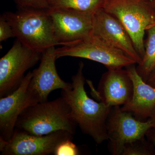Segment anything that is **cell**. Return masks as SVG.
Returning <instances> with one entry per match:
<instances>
[{
  "label": "cell",
  "instance_id": "5",
  "mask_svg": "<svg viewBox=\"0 0 155 155\" xmlns=\"http://www.w3.org/2000/svg\"><path fill=\"white\" fill-rule=\"evenodd\" d=\"M57 59L64 57L88 59L103 64L108 69L123 68L136 64L133 59L91 34L88 36L56 48Z\"/></svg>",
  "mask_w": 155,
  "mask_h": 155
},
{
  "label": "cell",
  "instance_id": "9",
  "mask_svg": "<svg viewBox=\"0 0 155 155\" xmlns=\"http://www.w3.org/2000/svg\"><path fill=\"white\" fill-rule=\"evenodd\" d=\"M32 76V72H28L16 90L0 98V140H10L19 116L27 108L40 102L37 96L28 87Z\"/></svg>",
  "mask_w": 155,
  "mask_h": 155
},
{
  "label": "cell",
  "instance_id": "17",
  "mask_svg": "<svg viewBox=\"0 0 155 155\" xmlns=\"http://www.w3.org/2000/svg\"><path fill=\"white\" fill-rule=\"evenodd\" d=\"M145 137L125 144L122 155H155L154 147Z\"/></svg>",
  "mask_w": 155,
  "mask_h": 155
},
{
  "label": "cell",
  "instance_id": "4",
  "mask_svg": "<svg viewBox=\"0 0 155 155\" xmlns=\"http://www.w3.org/2000/svg\"><path fill=\"white\" fill-rule=\"evenodd\" d=\"M103 8L122 23L142 59L145 32L155 24V8L150 0H105Z\"/></svg>",
  "mask_w": 155,
  "mask_h": 155
},
{
  "label": "cell",
  "instance_id": "7",
  "mask_svg": "<svg viewBox=\"0 0 155 155\" xmlns=\"http://www.w3.org/2000/svg\"><path fill=\"white\" fill-rule=\"evenodd\" d=\"M153 127L150 119L140 121L120 106L112 107L107 122L109 151L113 155H122L125 144L144 137Z\"/></svg>",
  "mask_w": 155,
  "mask_h": 155
},
{
  "label": "cell",
  "instance_id": "13",
  "mask_svg": "<svg viewBox=\"0 0 155 155\" xmlns=\"http://www.w3.org/2000/svg\"><path fill=\"white\" fill-rule=\"evenodd\" d=\"M103 74L97 95L101 101L111 107L124 106L132 99L133 82L126 69H109Z\"/></svg>",
  "mask_w": 155,
  "mask_h": 155
},
{
  "label": "cell",
  "instance_id": "14",
  "mask_svg": "<svg viewBox=\"0 0 155 155\" xmlns=\"http://www.w3.org/2000/svg\"><path fill=\"white\" fill-rule=\"evenodd\" d=\"M125 68L133 82V95L130 101L122 106L121 109L131 113L138 120L147 121L155 107V87L147 83L140 76L135 64Z\"/></svg>",
  "mask_w": 155,
  "mask_h": 155
},
{
  "label": "cell",
  "instance_id": "12",
  "mask_svg": "<svg viewBox=\"0 0 155 155\" xmlns=\"http://www.w3.org/2000/svg\"><path fill=\"white\" fill-rule=\"evenodd\" d=\"M55 50V46H52L43 52L39 66L32 72L28 87L37 96L40 102L48 101L49 95L53 91L67 89L72 85V83L65 82L58 75Z\"/></svg>",
  "mask_w": 155,
  "mask_h": 155
},
{
  "label": "cell",
  "instance_id": "19",
  "mask_svg": "<svg viewBox=\"0 0 155 155\" xmlns=\"http://www.w3.org/2000/svg\"><path fill=\"white\" fill-rule=\"evenodd\" d=\"M72 140H67L61 142L57 147L54 155H79V150L77 146L72 141Z\"/></svg>",
  "mask_w": 155,
  "mask_h": 155
},
{
  "label": "cell",
  "instance_id": "2",
  "mask_svg": "<svg viewBox=\"0 0 155 155\" xmlns=\"http://www.w3.org/2000/svg\"><path fill=\"white\" fill-rule=\"evenodd\" d=\"M78 126L70 107L62 97L27 108L19 116L15 129L31 135H46L64 130L74 135Z\"/></svg>",
  "mask_w": 155,
  "mask_h": 155
},
{
  "label": "cell",
  "instance_id": "6",
  "mask_svg": "<svg viewBox=\"0 0 155 155\" xmlns=\"http://www.w3.org/2000/svg\"><path fill=\"white\" fill-rule=\"evenodd\" d=\"M42 53L22 44L18 39L0 59V98L11 94L20 86L25 72L41 60Z\"/></svg>",
  "mask_w": 155,
  "mask_h": 155
},
{
  "label": "cell",
  "instance_id": "11",
  "mask_svg": "<svg viewBox=\"0 0 155 155\" xmlns=\"http://www.w3.org/2000/svg\"><path fill=\"white\" fill-rule=\"evenodd\" d=\"M56 38L64 45L92 33L93 14L58 9H48Z\"/></svg>",
  "mask_w": 155,
  "mask_h": 155
},
{
  "label": "cell",
  "instance_id": "10",
  "mask_svg": "<svg viewBox=\"0 0 155 155\" xmlns=\"http://www.w3.org/2000/svg\"><path fill=\"white\" fill-rule=\"evenodd\" d=\"M93 34L130 57L137 64L142 58L127 31L117 18L101 8L93 14Z\"/></svg>",
  "mask_w": 155,
  "mask_h": 155
},
{
  "label": "cell",
  "instance_id": "21",
  "mask_svg": "<svg viewBox=\"0 0 155 155\" xmlns=\"http://www.w3.org/2000/svg\"><path fill=\"white\" fill-rule=\"evenodd\" d=\"M145 137L155 148V127H153L149 129L146 133Z\"/></svg>",
  "mask_w": 155,
  "mask_h": 155
},
{
  "label": "cell",
  "instance_id": "20",
  "mask_svg": "<svg viewBox=\"0 0 155 155\" xmlns=\"http://www.w3.org/2000/svg\"><path fill=\"white\" fill-rule=\"evenodd\" d=\"M12 37L15 36L12 27L2 14L0 17V41H5Z\"/></svg>",
  "mask_w": 155,
  "mask_h": 155
},
{
  "label": "cell",
  "instance_id": "22",
  "mask_svg": "<svg viewBox=\"0 0 155 155\" xmlns=\"http://www.w3.org/2000/svg\"><path fill=\"white\" fill-rule=\"evenodd\" d=\"M146 82L151 86L155 87V68L148 78Z\"/></svg>",
  "mask_w": 155,
  "mask_h": 155
},
{
  "label": "cell",
  "instance_id": "23",
  "mask_svg": "<svg viewBox=\"0 0 155 155\" xmlns=\"http://www.w3.org/2000/svg\"><path fill=\"white\" fill-rule=\"evenodd\" d=\"M149 119L152 121L153 123L154 126L155 127V107L153 110Z\"/></svg>",
  "mask_w": 155,
  "mask_h": 155
},
{
  "label": "cell",
  "instance_id": "3",
  "mask_svg": "<svg viewBox=\"0 0 155 155\" xmlns=\"http://www.w3.org/2000/svg\"><path fill=\"white\" fill-rule=\"evenodd\" d=\"M2 15L12 27L15 37L31 49L42 53L51 47L61 45L48 9H19Z\"/></svg>",
  "mask_w": 155,
  "mask_h": 155
},
{
  "label": "cell",
  "instance_id": "16",
  "mask_svg": "<svg viewBox=\"0 0 155 155\" xmlns=\"http://www.w3.org/2000/svg\"><path fill=\"white\" fill-rule=\"evenodd\" d=\"M105 0H49V8L94 13L102 8Z\"/></svg>",
  "mask_w": 155,
  "mask_h": 155
},
{
  "label": "cell",
  "instance_id": "1",
  "mask_svg": "<svg viewBox=\"0 0 155 155\" xmlns=\"http://www.w3.org/2000/svg\"><path fill=\"white\" fill-rule=\"evenodd\" d=\"M84 67L80 62L77 72L72 78V85L62 90L61 97L69 105L72 118L82 132L101 144L108 140L107 122L112 107L88 96L84 87Z\"/></svg>",
  "mask_w": 155,
  "mask_h": 155
},
{
  "label": "cell",
  "instance_id": "18",
  "mask_svg": "<svg viewBox=\"0 0 155 155\" xmlns=\"http://www.w3.org/2000/svg\"><path fill=\"white\" fill-rule=\"evenodd\" d=\"M18 8L49 9V0H14Z\"/></svg>",
  "mask_w": 155,
  "mask_h": 155
},
{
  "label": "cell",
  "instance_id": "15",
  "mask_svg": "<svg viewBox=\"0 0 155 155\" xmlns=\"http://www.w3.org/2000/svg\"><path fill=\"white\" fill-rule=\"evenodd\" d=\"M147 30L148 37L145 45L144 54L136 67L137 73L146 82L155 68V24Z\"/></svg>",
  "mask_w": 155,
  "mask_h": 155
},
{
  "label": "cell",
  "instance_id": "8",
  "mask_svg": "<svg viewBox=\"0 0 155 155\" xmlns=\"http://www.w3.org/2000/svg\"><path fill=\"white\" fill-rule=\"evenodd\" d=\"M73 135L64 130L37 136L15 129L10 140H0V151L2 155L54 154L58 145L64 140H72Z\"/></svg>",
  "mask_w": 155,
  "mask_h": 155
}]
</instances>
